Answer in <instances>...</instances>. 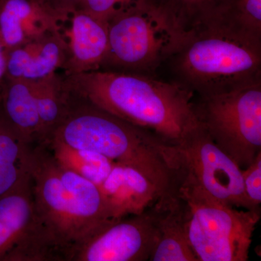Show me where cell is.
I'll return each mask as SVG.
<instances>
[{
	"mask_svg": "<svg viewBox=\"0 0 261 261\" xmlns=\"http://www.w3.org/2000/svg\"><path fill=\"white\" fill-rule=\"evenodd\" d=\"M7 56H8V50L0 37V81L3 80L6 72Z\"/></svg>",
	"mask_w": 261,
	"mask_h": 261,
	"instance_id": "484cf974",
	"label": "cell"
},
{
	"mask_svg": "<svg viewBox=\"0 0 261 261\" xmlns=\"http://www.w3.org/2000/svg\"><path fill=\"white\" fill-rule=\"evenodd\" d=\"M68 94L64 116L46 144L51 140L60 141L102 154L114 163L167 167L163 158L166 144L156 136Z\"/></svg>",
	"mask_w": 261,
	"mask_h": 261,
	"instance_id": "3957f363",
	"label": "cell"
},
{
	"mask_svg": "<svg viewBox=\"0 0 261 261\" xmlns=\"http://www.w3.org/2000/svg\"><path fill=\"white\" fill-rule=\"evenodd\" d=\"M244 192L247 200L255 211L260 212L261 203V152L253 162L242 169Z\"/></svg>",
	"mask_w": 261,
	"mask_h": 261,
	"instance_id": "cb8c5ba5",
	"label": "cell"
},
{
	"mask_svg": "<svg viewBox=\"0 0 261 261\" xmlns=\"http://www.w3.org/2000/svg\"><path fill=\"white\" fill-rule=\"evenodd\" d=\"M166 163L176 177L198 185L228 205L260 212L245 196L242 168L216 145L199 122L177 145H166Z\"/></svg>",
	"mask_w": 261,
	"mask_h": 261,
	"instance_id": "52a82bcc",
	"label": "cell"
},
{
	"mask_svg": "<svg viewBox=\"0 0 261 261\" xmlns=\"http://www.w3.org/2000/svg\"><path fill=\"white\" fill-rule=\"evenodd\" d=\"M189 208L188 238L198 261L248 260L260 213L238 208L173 175Z\"/></svg>",
	"mask_w": 261,
	"mask_h": 261,
	"instance_id": "277c9868",
	"label": "cell"
},
{
	"mask_svg": "<svg viewBox=\"0 0 261 261\" xmlns=\"http://www.w3.org/2000/svg\"><path fill=\"white\" fill-rule=\"evenodd\" d=\"M0 108L15 129L31 145L41 141V123L34 81L4 76L0 81Z\"/></svg>",
	"mask_w": 261,
	"mask_h": 261,
	"instance_id": "e0dca14e",
	"label": "cell"
},
{
	"mask_svg": "<svg viewBox=\"0 0 261 261\" xmlns=\"http://www.w3.org/2000/svg\"><path fill=\"white\" fill-rule=\"evenodd\" d=\"M69 20V57L63 66V75L99 70L108 49L107 22L82 10H75Z\"/></svg>",
	"mask_w": 261,
	"mask_h": 261,
	"instance_id": "9a60e30c",
	"label": "cell"
},
{
	"mask_svg": "<svg viewBox=\"0 0 261 261\" xmlns=\"http://www.w3.org/2000/svg\"><path fill=\"white\" fill-rule=\"evenodd\" d=\"M107 51L99 70L152 74L189 37L154 3L125 10L108 21Z\"/></svg>",
	"mask_w": 261,
	"mask_h": 261,
	"instance_id": "5b68a950",
	"label": "cell"
},
{
	"mask_svg": "<svg viewBox=\"0 0 261 261\" xmlns=\"http://www.w3.org/2000/svg\"><path fill=\"white\" fill-rule=\"evenodd\" d=\"M62 23L37 0H0V37L7 50L61 31Z\"/></svg>",
	"mask_w": 261,
	"mask_h": 261,
	"instance_id": "5bb4252c",
	"label": "cell"
},
{
	"mask_svg": "<svg viewBox=\"0 0 261 261\" xmlns=\"http://www.w3.org/2000/svg\"><path fill=\"white\" fill-rule=\"evenodd\" d=\"M156 228V242L150 261H198L188 238V205L173 178L149 207Z\"/></svg>",
	"mask_w": 261,
	"mask_h": 261,
	"instance_id": "7c38bea8",
	"label": "cell"
},
{
	"mask_svg": "<svg viewBox=\"0 0 261 261\" xmlns=\"http://www.w3.org/2000/svg\"><path fill=\"white\" fill-rule=\"evenodd\" d=\"M44 145L49 149L60 166L93 182L98 187L108 177L115 164L102 154L74 148L60 141L51 140Z\"/></svg>",
	"mask_w": 261,
	"mask_h": 261,
	"instance_id": "44dd1931",
	"label": "cell"
},
{
	"mask_svg": "<svg viewBox=\"0 0 261 261\" xmlns=\"http://www.w3.org/2000/svg\"><path fill=\"white\" fill-rule=\"evenodd\" d=\"M58 165L60 176L73 203L74 246L111 220L99 187L77 173L62 167L58 163Z\"/></svg>",
	"mask_w": 261,
	"mask_h": 261,
	"instance_id": "2e32d148",
	"label": "cell"
},
{
	"mask_svg": "<svg viewBox=\"0 0 261 261\" xmlns=\"http://www.w3.org/2000/svg\"><path fill=\"white\" fill-rule=\"evenodd\" d=\"M58 260L39 217L31 174L0 197V261Z\"/></svg>",
	"mask_w": 261,
	"mask_h": 261,
	"instance_id": "ba28073f",
	"label": "cell"
},
{
	"mask_svg": "<svg viewBox=\"0 0 261 261\" xmlns=\"http://www.w3.org/2000/svg\"><path fill=\"white\" fill-rule=\"evenodd\" d=\"M69 57V44L62 31L46 33L8 50L5 76L37 81L63 69Z\"/></svg>",
	"mask_w": 261,
	"mask_h": 261,
	"instance_id": "4fadbf2b",
	"label": "cell"
},
{
	"mask_svg": "<svg viewBox=\"0 0 261 261\" xmlns=\"http://www.w3.org/2000/svg\"><path fill=\"white\" fill-rule=\"evenodd\" d=\"M218 25L261 42V0H231Z\"/></svg>",
	"mask_w": 261,
	"mask_h": 261,
	"instance_id": "7402d4cb",
	"label": "cell"
},
{
	"mask_svg": "<svg viewBox=\"0 0 261 261\" xmlns=\"http://www.w3.org/2000/svg\"><path fill=\"white\" fill-rule=\"evenodd\" d=\"M169 61L176 82L198 97L261 80V42L221 25L192 34Z\"/></svg>",
	"mask_w": 261,
	"mask_h": 261,
	"instance_id": "7a4b0ae2",
	"label": "cell"
},
{
	"mask_svg": "<svg viewBox=\"0 0 261 261\" xmlns=\"http://www.w3.org/2000/svg\"><path fill=\"white\" fill-rule=\"evenodd\" d=\"M195 111L216 145L242 169L261 152V80L199 97Z\"/></svg>",
	"mask_w": 261,
	"mask_h": 261,
	"instance_id": "8992f818",
	"label": "cell"
},
{
	"mask_svg": "<svg viewBox=\"0 0 261 261\" xmlns=\"http://www.w3.org/2000/svg\"><path fill=\"white\" fill-rule=\"evenodd\" d=\"M43 6L61 19L63 23L80 8L82 0H37Z\"/></svg>",
	"mask_w": 261,
	"mask_h": 261,
	"instance_id": "d4e9b609",
	"label": "cell"
},
{
	"mask_svg": "<svg viewBox=\"0 0 261 261\" xmlns=\"http://www.w3.org/2000/svg\"><path fill=\"white\" fill-rule=\"evenodd\" d=\"M34 92L41 123L39 145H44L64 116L68 94L63 87V75L57 72L34 81Z\"/></svg>",
	"mask_w": 261,
	"mask_h": 261,
	"instance_id": "ffe728a7",
	"label": "cell"
},
{
	"mask_svg": "<svg viewBox=\"0 0 261 261\" xmlns=\"http://www.w3.org/2000/svg\"><path fill=\"white\" fill-rule=\"evenodd\" d=\"M63 75L64 88L163 143L176 145L198 123L194 94L152 75L96 70Z\"/></svg>",
	"mask_w": 261,
	"mask_h": 261,
	"instance_id": "6da1fadb",
	"label": "cell"
},
{
	"mask_svg": "<svg viewBox=\"0 0 261 261\" xmlns=\"http://www.w3.org/2000/svg\"><path fill=\"white\" fill-rule=\"evenodd\" d=\"M173 181L166 166L115 163L99 188L110 219L117 220L147 210Z\"/></svg>",
	"mask_w": 261,
	"mask_h": 261,
	"instance_id": "8fae6325",
	"label": "cell"
},
{
	"mask_svg": "<svg viewBox=\"0 0 261 261\" xmlns=\"http://www.w3.org/2000/svg\"><path fill=\"white\" fill-rule=\"evenodd\" d=\"M33 147L10 124L0 108V197L30 175Z\"/></svg>",
	"mask_w": 261,
	"mask_h": 261,
	"instance_id": "d6986e66",
	"label": "cell"
},
{
	"mask_svg": "<svg viewBox=\"0 0 261 261\" xmlns=\"http://www.w3.org/2000/svg\"><path fill=\"white\" fill-rule=\"evenodd\" d=\"M30 174L36 209L51 240L58 260L74 245L73 203L58 165L46 146L33 147Z\"/></svg>",
	"mask_w": 261,
	"mask_h": 261,
	"instance_id": "30bf717a",
	"label": "cell"
},
{
	"mask_svg": "<svg viewBox=\"0 0 261 261\" xmlns=\"http://www.w3.org/2000/svg\"><path fill=\"white\" fill-rule=\"evenodd\" d=\"M152 3L153 0H82L78 10L108 23L110 19L121 12Z\"/></svg>",
	"mask_w": 261,
	"mask_h": 261,
	"instance_id": "603a6c76",
	"label": "cell"
},
{
	"mask_svg": "<svg viewBox=\"0 0 261 261\" xmlns=\"http://www.w3.org/2000/svg\"><path fill=\"white\" fill-rule=\"evenodd\" d=\"M231 0H153L185 37L219 25Z\"/></svg>",
	"mask_w": 261,
	"mask_h": 261,
	"instance_id": "ac0fdd59",
	"label": "cell"
},
{
	"mask_svg": "<svg viewBox=\"0 0 261 261\" xmlns=\"http://www.w3.org/2000/svg\"><path fill=\"white\" fill-rule=\"evenodd\" d=\"M155 242V225L148 207L141 214L111 220L70 248L63 260H149Z\"/></svg>",
	"mask_w": 261,
	"mask_h": 261,
	"instance_id": "9c48e42d",
	"label": "cell"
}]
</instances>
